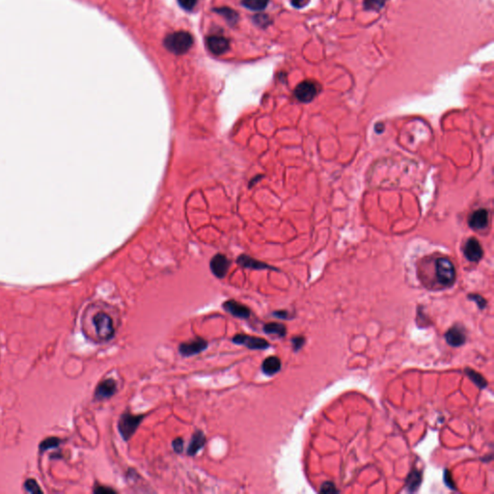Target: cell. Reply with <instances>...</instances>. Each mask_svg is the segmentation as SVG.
Masks as SVG:
<instances>
[{"instance_id":"31","label":"cell","mask_w":494,"mask_h":494,"mask_svg":"<svg viewBox=\"0 0 494 494\" xmlns=\"http://www.w3.org/2000/svg\"><path fill=\"white\" fill-rule=\"evenodd\" d=\"M94 493L101 494H116V492L113 489L108 488V487H97L96 489L94 490Z\"/></svg>"},{"instance_id":"4","label":"cell","mask_w":494,"mask_h":494,"mask_svg":"<svg viewBox=\"0 0 494 494\" xmlns=\"http://www.w3.org/2000/svg\"><path fill=\"white\" fill-rule=\"evenodd\" d=\"M97 336L102 341L111 340L115 333L111 317L104 312H99L93 318Z\"/></svg>"},{"instance_id":"21","label":"cell","mask_w":494,"mask_h":494,"mask_svg":"<svg viewBox=\"0 0 494 494\" xmlns=\"http://www.w3.org/2000/svg\"><path fill=\"white\" fill-rule=\"evenodd\" d=\"M242 4L247 9H250L253 11H261V10H264L268 6L269 0H243Z\"/></svg>"},{"instance_id":"13","label":"cell","mask_w":494,"mask_h":494,"mask_svg":"<svg viewBox=\"0 0 494 494\" xmlns=\"http://www.w3.org/2000/svg\"><path fill=\"white\" fill-rule=\"evenodd\" d=\"M207 46L208 49L216 55L225 53L229 48V41L222 36L212 35L207 37Z\"/></svg>"},{"instance_id":"7","label":"cell","mask_w":494,"mask_h":494,"mask_svg":"<svg viewBox=\"0 0 494 494\" xmlns=\"http://www.w3.org/2000/svg\"><path fill=\"white\" fill-rule=\"evenodd\" d=\"M207 345H208V343H207V340L198 337V338L192 339L191 341L182 343L179 346V352L184 357L193 356V355L199 354L200 352L205 351L207 348Z\"/></svg>"},{"instance_id":"2","label":"cell","mask_w":494,"mask_h":494,"mask_svg":"<svg viewBox=\"0 0 494 494\" xmlns=\"http://www.w3.org/2000/svg\"><path fill=\"white\" fill-rule=\"evenodd\" d=\"M164 44L171 52L175 54H183L192 48L193 39L190 33L179 31L168 35Z\"/></svg>"},{"instance_id":"28","label":"cell","mask_w":494,"mask_h":494,"mask_svg":"<svg viewBox=\"0 0 494 494\" xmlns=\"http://www.w3.org/2000/svg\"><path fill=\"white\" fill-rule=\"evenodd\" d=\"M292 343H293L294 350L296 351H298L302 348V346L305 343V339L301 336H297V337H295L292 339Z\"/></svg>"},{"instance_id":"12","label":"cell","mask_w":494,"mask_h":494,"mask_svg":"<svg viewBox=\"0 0 494 494\" xmlns=\"http://www.w3.org/2000/svg\"><path fill=\"white\" fill-rule=\"evenodd\" d=\"M489 224V211L486 208H479L475 210L468 219V225L473 230H483Z\"/></svg>"},{"instance_id":"14","label":"cell","mask_w":494,"mask_h":494,"mask_svg":"<svg viewBox=\"0 0 494 494\" xmlns=\"http://www.w3.org/2000/svg\"><path fill=\"white\" fill-rule=\"evenodd\" d=\"M445 339L450 346L457 348V347H461L465 343L466 336L462 327L459 325H455L447 331Z\"/></svg>"},{"instance_id":"11","label":"cell","mask_w":494,"mask_h":494,"mask_svg":"<svg viewBox=\"0 0 494 494\" xmlns=\"http://www.w3.org/2000/svg\"><path fill=\"white\" fill-rule=\"evenodd\" d=\"M230 261L223 254L214 256L210 261V270L217 278H224L229 271Z\"/></svg>"},{"instance_id":"26","label":"cell","mask_w":494,"mask_h":494,"mask_svg":"<svg viewBox=\"0 0 494 494\" xmlns=\"http://www.w3.org/2000/svg\"><path fill=\"white\" fill-rule=\"evenodd\" d=\"M468 297H469V299H471V300H473V301H475V302L477 303V305H478V307L480 309H482V310H483V309L486 307L487 301H486V299H485V298H483L481 296H479V295H469V296H468Z\"/></svg>"},{"instance_id":"25","label":"cell","mask_w":494,"mask_h":494,"mask_svg":"<svg viewBox=\"0 0 494 494\" xmlns=\"http://www.w3.org/2000/svg\"><path fill=\"white\" fill-rule=\"evenodd\" d=\"M320 493H322V494H334V493H338V491L336 490L334 484H332L331 482H325L324 484H322V486L320 488Z\"/></svg>"},{"instance_id":"19","label":"cell","mask_w":494,"mask_h":494,"mask_svg":"<svg viewBox=\"0 0 494 494\" xmlns=\"http://www.w3.org/2000/svg\"><path fill=\"white\" fill-rule=\"evenodd\" d=\"M422 482V473L419 472L418 470H413L409 475H408V478H407V489L409 492L413 493V492H416L420 486Z\"/></svg>"},{"instance_id":"1","label":"cell","mask_w":494,"mask_h":494,"mask_svg":"<svg viewBox=\"0 0 494 494\" xmlns=\"http://www.w3.org/2000/svg\"><path fill=\"white\" fill-rule=\"evenodd\" d=\"M436 283L441 287H451L456 281V270L450 259L438 257L433 261Z\"/></svg>"},{"instance_id":"32","label":"cell","mask_w":494,"mask_h":494,"mask_svg":"<svg viewBox=\"0 0 494 494\" xmlns=\"http://www.w3.org/2000/svg\"><path fill=\"white\" fill-rule=\"evenodd\" d=\"M308 0H291V3L296 8H302L307 4Z\"/></svg>"},{"instance_id":"16","label":"cell","mask_w":494,"mask_h":494,"mask_svg":"<svg viewBox=\"0 0 494 494\" xmlns=\"http://www.w3.org/2000/svg\"><path fill=\"white\" fill-rule=\"evenodd\" d=\"M281 370V360L277 356H270L263 361L262 371L267 376H274Z\"/></svg>"},{"instance_id":"15","label":"cell","mask_w":494,"mask_h":494,"mask_svg":"<svg viewBox=\"0 0 494 494\" xmlns=\"http://www.w3.org/2000/svg\"><path fill=\"white\" fill-rule=\"evenodd\" d=\"M206 441V435L204 434V432L202 430H196L192 435L191 443L188 448V455L194 457L204 448Z\"/></svg>"},{"instance_id":"9","label":"cell","mask_w":494,"mask_h":494,"mask_svg":"<svg viewBox=\"0 0 494 494\" xmlns=\"http://www.w3.org/2000/svg\"><path fill=\"white\" fill-rule=\"evenodd\" d=\"M117 392V383L112 380L107 379L99 383L95 391V398L97 400H104L111 398Z\"/></svg>"},{"instance_id":"5","label":"cell","mask_w":494,"mask_h":494,"mask_svg":"<svg viewBox=\"0 0 494 494\" xmlns=\"http://www.w3.org/2000/svg\"><path fill=\"white\" fill-rule=\"evenodd\" d=\"M234 344L244 346L249 350H267L270 348V343L260 337L247 334H236L232 338Z\"/></svg>"},{"instance_id":"10","label":"cell","mask_w":494,"mask_h":494,"mask_svg":"<svg viewBox=\"0 0 494 494\" xmlns=\"http://www.w3.org/2000/svg\"><path fill=\"white\" fill-rule=\"evenodd\" d=\"M464 255L470 262H479L484 255L481 243L475 238L468 239L464 246Z\"/></svg>"},{"instance_id":"17","label":"cell","mask_w":494,"mask_h":494,"mask_svg":"<svg viewBox=\"0 0 494 494\" xmlns=\"http://www.w3.org/2000/svg\"><path fill=\"white\" fill-rule=\"evenodd\" d=\"M238 264L240 265L241 267H243V268H246V269H252V270H268V269H271V270H273V268H271L269 265H267V264H265L263 262L257 261L255 259L250 258L248 256L241 255L240 257H239Z\"/></svg>"},{"instance_id":"22","label":"cell","mask_w":494,"mask_h":494,"mask_svg":"<svg viewBox=\"0 0 494 494\" xmlns=\"http://www.w3.org/2000/svg\"><path fill=\"white\" fill-rule=\"evenodd\" d=\"M385 3V0H365L364 7L367 10L379 11L383 8Z\"/></svg>"},{"instance_id":"33","label":"cell","mask_w":494,"mask_h":494,"mask_svg":"<svg viewBox=\"0 0 494 494\" xmlns=\"http://www.w3.org/2000/svg\"><path fill=\"white\" fill-rule=\"evenodd\" d=\"M444 478H445V482H446L447 486H448L449 488H451V489H455V488L453 487V484H452L451 474H450V472H449L448 470L445 471V476H444Z\"/></svg>"},{"instance_id":"20","label":"cell","mask_w":494,"mask_h":494,"mask_svg":"<svg viewBox=\"0 0 494 494\" xmlns=\"http://www.w3.org/2000/svg\"><path fill=\"white\" fill-rule=\"evenodd\" d=\"M466 374L467 376L469 377V379L475 383L479 388H486L488 386V382L484 379V377L482 375H480L477 372H475L474 370L472 369H466Z\"/></svg>"},{"instance_id":"30","label":"cell","mask_w":494,"mask_h":494,"mask_svg":"<svg viewBox=\"0 0 494 494\" xmlns=\"http://www.w3.org/2000/svg\"><path fill=\"white\" fill-rule=\"evenodd\" d=\"M180 5L186 10H192L197 3V0H179Z\"/></svg>"},{"instance_id":"8","label":"cell","mask_w":494,"mask_h":494,"mask_svg":"<svg viewBox=\"0 0 494 494\" xmlns=\"http://www.w3.org/2000/svg\"><path fill=\"white\" fill-rule=\"evenodd\" d=\"M224 310L238 319H248L251 315L250 309L236 300H227L223 303Z\"/></svg>"},{"instance_id":"24","label":"cell","mask_w":494,"mask_h":494,"mask_svg":"<svg viewBox=\"0 0 494 494\" xmlns=\"http://www.w3.org/2000/svg\"><path fill=\"white\" fill-rule=\"evenodd\" d=\"M60 443V440L58 438H48L46 439L44 442H42L41 444V449L42 450H48V449H51V448H54V447H57L59 445Z\"/></svg>"},{"instance_id":"6","label":"cell","mask_w":494,"mask_h":494,"mask_svg":"<svg viewBox=\"0 0 494 494\" xmlns=\"http://www.w3.org/2000/svg\"><path fill=\"white\" fill-rule=\"evenodd\" d=\"M319 93V86L317 83L313 81H303L299 83L296 90L295 96L301 102H310L312 101Z\"/></svg>"},{"instance_id":"23","label":"cell","mask_w":494,"mask_h":494,"mask_svg":"<svg viewBox=\"0 0 494 494\" xmlns=\"http://www.w3.org/2000/svg\"><path fill=\"white\" fill-rule=\"evenodd\" d=\"M24 488L25 490L28 492V493H31V494H42V491L39 487V485L37 484V482L33 479H30V480H27L24 484Z\"/></svg>"},{"instance_id":"27","label":"cell","mask_w":494,"mask_h":494,"mask_svg":"<svg viewBox=\"0 0 494 494\" xmlns=\"http://www.w3.org/2000/svg\"><path fill=\"white\" fill-rule=\"evenodd\" d=\"M172 447L177 454H181L184 450V439L182 437H177L172 442Z\"/></svg>"},{"instance_id":"34","label":"cell","mask_w":494,"mask_h":494,"mask_svg":"<svg viewBox=\"0 0 494 494\" xmlns=\"http://www.w3.org/2000/svg\"><path fill=\"white\" fill-rule=\"evenodd\" d=\"M274 316H276L277 318H280V319H287L289 314L286 311H277V312H274L273 313Z\"/></svg>"},{"instance_id":"3","label":"cell","mask_w":494,"mask_h":494,"mask_svg":"<svg viewBox=\"0 0 494 494\" xmlns=\"http://www.w3.org/2000/svg\"><path fill=\"white\" fill-rule=\"evenodd\" d=\"M144 419V415L131 414L126 411L120 416L118 421V430L125 441H128L138 429Z\"/></svg>"},{"instance_id":"29","label":"cell","mask_w":494,"mask_h":494,"mask_svg":"<svg viewBox=\"0 0 494 494\" xmlns=\"http://www.w3.org/2000/svg\"><path fill=\"white\" fill-rule=\"evenodd\" d=\"M219 13H221L229 21H235L236 20L237 14L230 9H221V10H219Z\"/></svg>"},{"instance_id":"18","label":"cell","mask_w":494,"mask_h":494,"mask_svg":"<svg viewBox=\"0 0 494 494\" xmlns=\"http://www.w3.org/2000/svg\"><path fill=\"white\" fill-rule=\"evenodd\" d=\"M263 330L267 334L276 335L279 337H284L287 333V328L284 324L278 322H270L264 325Z\"/></svg>"}]
</instances>
